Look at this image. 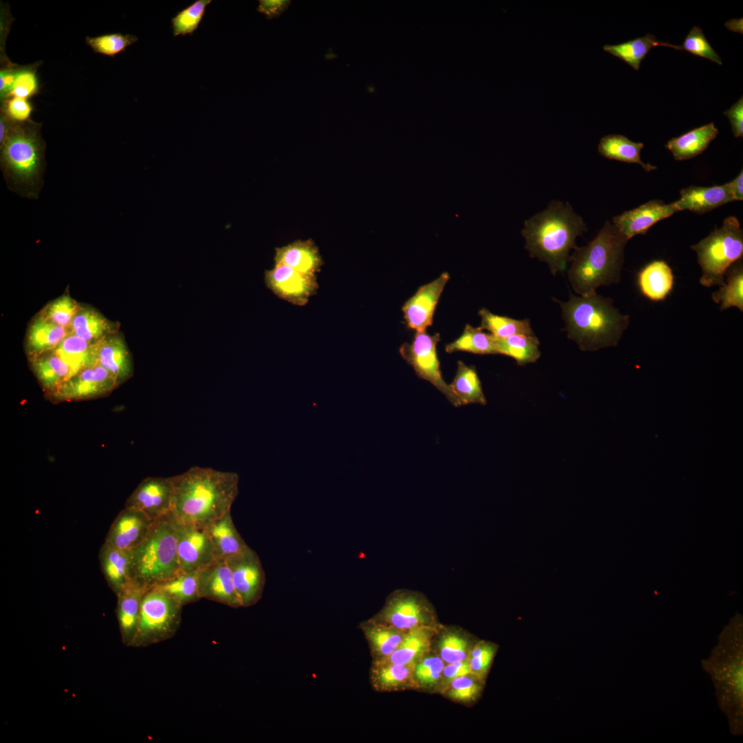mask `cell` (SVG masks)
Returning a JSON list of instances; mask_svg holds the SVG:
<instances>
[{"instance_id":"obj_1","label":"cell","mask_w":743,"mask_h":743,"mask_svg":"<svg viewBox=\"0 0 743 743\" xmlns=\"http://www.w3.org/2000/svg\"><path fill=\"white\" fill-rule=\"evenodd\" d=\"M173 486L171 515L181 524L206 527L230 512L238 493L237 473L194 466L169 477Z\"/></svg>"},{"instance_id":"obj_2","label":"cell","mask_w":743,"mask_h":743,"mask_svg":"<svg viewBox=\"0 0 743 743\" xmlns=\"http://www.w3.org/2000/svg\"><path fill=\"white\" fill-rule=\"evenodd\" d=\"M703 669L713 682L719 708L726 716L730 732L743 733V626L737 616L723 629Z\"/></svg>"},{"instance_id":"obj_3","label":"cell","mask_w":743,"mask_h":743,"mask_svg":"<svg viewBox=\"0 0 743 743\" xmlns=\"http://www.w3.org/2000/svg\"><path fill=\"white\" fill-rule=\"evenodd\" d=\"M587 230L581 216L568 202L552 200L547 208L526 220L521 235L531 257L546 262L552 275L563 272L576 238Z\"/></svg>"},{"instance_id":"obj_4","label":"cell","mask_w":743,"mask_h":743,"mask_svg":"<svg viewBox=\"0 0 743 743\" xmlns=\"http://www.w3.org/2000/svg\"><path fill=\"white\" fill-rule=\"evenodd\" d=\"M560 304L563 329L582 351H596L616 346L628 326L629 317L613 305V301L596 292L577 297L570 293Z\"/></svg>"},{"instance_id":"obj_5","label":"cell","mask_w":743,"mask_h":743,"mask_svg":"<svg viewBox=\"0 0 743 743\" xmlns=\"http://www.w3.org/2000/svg\"><path fill=\"white\" fill-rule=\"evenodd\" d=\"M628 239L610 222L586 246L574 249L570 257L569 281L579 295L596 292L602 286L620 281L624 249Z\"/></svg>"},{"instance_id":"obj_6","label":"cell","mask_w":743,"mask_h":743,"mask_svg":"<svg viewBox=\"0 0 743 743\" xmlns=\"http://www.w3.org/2000/svg\"><path fill=\"white\" fill-rule=\"evenodd\" d=\"M41 125L30 120L11 123L1 148V168L10 190L36 198L43 184L45 143Z\"/></svg>"},{"instance_id":"obj_7","label":"cell","mask_w":743,"mask_h":743,"mask_svg":"<svg viewBox=\"0 0 743 743\" xmlns=\"http://www.w3.org/2000/svg\"><path fill=\"white\" fill-rule=\"evenodd\" d=\"M177 542L176 522L171 513L155 521L133 550V578L151 588L179 572Z\"/></svg>"},{"instance_id":"obj_8","label":"cell","mask_w":743,"mask_h":743,"mask_svg":"<svg viewBox=\"0 0 743 743\" xmlns=\"http://www.w3.org/2000/svg\"><path fill=\"white\" fill-rule=\"evenodd\" d=\"M698 257L701 267L700 283L709 288L724 284L728 268L743 255V232L735 217L724 219L722 227L715 228L707 237L691 247Z\"/></svg>"},{"instance_id":"obj_9","label":"cell","mask_w":743,"mask_h":743,"mask_svg":"<svg viewBox=\"0 0 743 743\" xmlns=\"http://www.w3.org/2000/svg\"><path fill=\"white\" fill-rule=\"evenodd\" d=\"M182 607L165 592L150 588L143 597L136 633L129 645L146 646L173 637L180 626Z\"/></svg>"},{"instance_id":"obj_10","label":"cell","mask_w":743,"mask_h":743,"mask_svg":"<svg viewBox=\"0 0 743 743\" xmlns=\"http://www.w3.org/2000/svg\"><path fill=\"white\" fill-rule=\"evenodd\" d=\"M370 620L403 632L420 627H439L431 603L421 593L409 590H397L390 594L383 608Z\"/></svg>"},{"instance_id":"obj_11","label":"cell","mask_w":743,"mask_h":743,"mask_svg":"<svg viewBox=\"0 0 743 743\" xmlns=\"http://www.w3.org/2000/svg\"><path fill=\"white\" fill-rule=\"evenodd\" d=\"M438 333L429 335L426 332H416L411 343H405L400 348L402 357L414 369L420 378L430 382L440 391L455 407V396L442 376L438 358L436 345L440 341Z\"/></svg>"},{"instance_id":"obj_12","label":"cell","mask_w":743,"mask_h":743,"mask_svg":"<svg viewBox=\"0 0 743 743\" xmlns=\"http://www.w3.org/2000/svg\"><path fill=\"white\" fill-rule=\"evenodd\" d=\"M118 386L116 378L96 363L74 374L45 396L52 402L81 401L107 396Z\"/></svg>"},{"instance_id":"obj_13","label":"cell","mask_w":743,"mask_h":743,"mask_svg":"<svg viewBox=\"0 0 743 743\" xmlns=\"http://www.w3.org/2000/svg\"><path fill=\"white\" fill-rule=\"evenodd\" d=\"M265 283L279 298L295 305H305L319 288L316 276L301 273L291 267L274 264L265 271Z\"/></svg>"},{"instance_id":"obj_14","label":"cell","mask_w":743,"mask_h":743,"mask_svg":"<svg viewBox=\"0 0 743 743\" xmlns=\"http://www.w3.org/2000/svg\"><path fill=\"white\" fill-rule=\"evenodd\" d=\"M242 607L256 604L265 585V573L257 553L250 548L226 560Z\"/></svg>"},{"instance_id":"obj_15","label":"cell","mask_w":743,"mask_h":743,"mask_svg":"<svg viewBox=\"0 0 743 743\" xmlns=\"http://www.w3.org/2000/svg\"><path fill=\"white\" fill-rule=\"evenodd\" d=\"M176 527L177 552L181 571L196 570L215 560L213 545L205 528L177 522Z\"/></svg>"},{"instance_id":"obj_16","label":"cell","mask_w":743,"mask_h":743,"mask_svg":"<svg viewBox=\"0 0 743 743\" xmlns=\"http://www.w3.org/2000/svg\"><path fill=\"white\" fill-rule=\"evenodd\" d=\"M173 486L170 478L143 480L128 498L125 506L136 508L153 521L171 513Z\"/></svg>"},{"instance_id":"obj_17","label":"cell","mask_w":743,"mask_h":743,"mask_svg":"<svg viewBox=\"0 0 743 743\" xmlns=\"http://www.w3.org/2000/svg\"><path fill=\"white\" fill-rule=\"evenodd\" d=\"M200 598L233 608L242 607L237 594L230 568L226 560H215L197 570Z\"/></svg>"},{"instance_id":"obj_18","label":"cell","mask_w":743,"mask_h":743,"mask_svg":"<svg viewBox=\"0 0 743 743\" xmlns=\"http://www.w3.org/2000/svg\"><path fill=\"white\" fill-rule=\"evenodd\" d=\"M449 279L448 272L442 273L435 280L420 286L404 303L402 310L409 328L424 332L432 325L436 305Z\"/></svg>"},{"instance_id":"obj_19","label":"cell","mask_w":743,"mask_h":743,"mask_svg":"<svg viewBox=\"0 0 743 743\" xmlns=\"http://www.w3.org/2000/svg\"><path fill=\"white\" fill-rule=\"evenodd\" d=\"M678 211L674 202L667 204L660 200H651L614 217L612 222L629 240L637 235L645 234L654 224Z\"/></svg>"},{"instance_id":"obj_20","label":"cell","mask_w":743,"mask_h":743,"mask_svg":"<svg viewBox=\"0 0 743 743\" xmlns=\"http://www.w3.org/2000/svg\"><path fill=\"white\" fill-rule=\"evenodd\" d=\"M154 521L141 511L125 506L112 524L105 543L133 550L144 540Z\"/></svg>"},{"instance_id":"obj_21","label":"cell","mask_w":743,"mask_h":743,"mask_svg":"<svg viewBox=\"0 0 743 743\" xmlns=\"http://www.w3.org/2000/svg\"><path fill=\"white\" fill-rule=\"evenodd\" d=\"M96 363L105 368L119 385L133 375L131 354L122 336L118 332L94 343Z\"/></svg>"},{"instance_id":"obj_22","label":"cell","mask_w":743,"mask_h":743,"mask_svg":"<svg viewBox=\"0 0 743 743\" xmlns=\"http://www.w3.org/2000/svg\"><path fill=\"white\" fill-rule=\"evenodd\" d=\"M150 588L131 579L118 592V618L125 643L130 644L136 633L141 605Z\"/></svg>"},{"instance_id":"obj_23","label":"cell","mask_w":743,"mask_h":743,"mask_svg":"<svg viewBox=\"0 0 743 743\" xmlns=\"http://www.w3.org/2000/svg\"><path fill=\"white\" fill-rule=\"evenodd\" d=\"M275 264H282L311 276L321 270L323 261L314 241L296 240L286 246L275 248Z\"/></svg>"},{"instance_id":"obj_24","label":"cell","mask_w":743,"mask_h":743,"mask_svg":"<svg viewBox=\"0 0 743 743\" xmlns=\"http://www.w3.org/2000/svg\"><path fill=\"white\" fill-rule=\"evenodd\" d=\"M674 202L679 211L689 210L702 214L733 201L729 183L709 187L690 186L680 191Z\"/></svg>"},{"instance_id":"obj_25","label":"cell","mask_w":743,"mask_h":743,"mask_svg":"<svg viewBox=\"0 0 743 743\" xmlns=\"http://www.w3.org/2000/svg\"><path fill=\"white\" fill-rule=\"evenodd\" d=\"M204 528L211 541L215 560H226L250 548L237 530L230 512Z\"/></svg>"},{"instance_id":"obj_26","label":"cell","mask_w":743,"mask_h":743,"mask_svg":"<svg viewBox=\"0 0 743 743\" xmlns=\"http://www.w3.org/2000/svg\"><path fill=\"white\" fill-rule=\"evenodd\" d=\"M674 283L672 270L663 260L649 263L637 276V284L642 295L655 302L665 300L671 292Z\"/></svg>"},{"instance_id":"obj_27","label":"cell","mask_w":743,"mask_h":743,"mask_svg":"<svg viewBox=\"0 0 743 743\" xmlns=\"http://www.w3.org/2000/svg\"><path fill=\"white\" fill-rule=\"evenodd\" d=\"M30 366L45 395L58 389L72 375V370L54 350L30 358Z\"/></svg>"},{"instance_id":"obj_28","label":"cell","mask_w":743,"mask_h":743,"mask_svg":"<svg viewBox=\"0 0 743 743\" xmlns=\"http://www.w3.org/2000/svg\"><path fill=\"white\" fill-rule=\"evenodd\" d=\"M414 665H399L385 660H374L370 681L378 691H391L418 685L413 674Z\"/></svg>"},{"instance_id":"obj_29","label":"cell","mask_w":743,"mask_h":743,"mask_svg":"<svg viewBox=\"0 0 743 743\" xmlns=\"http://www.w3.org/2000/svg\"><path fill=\"white\" fill-rule=\"evenodd\" d=\"M70 333L69 330L58 325L41 315L31 323L27 337L29 358L52 351Z\"/></svg>"},{"instance_id":"obj_30","label":"cell","mask_w":743,"mask_h":743,"mask_svg":"<svg viewBox=\"0 0 743 743\" xmlns=\"http://www.w3.org/2000/svg\"><path fill=\"white\" fill-rule=\"evenodd\" d=\"M100 559L108 582L118 593L133 579V550H122L105 543L101 551Z\"/></svg>"},{"instance_id":"obj_31","label":"cell","mask_w":743,"mask_h":743,"mask_svg":"<svg viewBox=\"0 0 743 743\" xmlns=\"http://www.w3.org/2000/svg\"><path fill=\"white\" fill-rule=\"evenodd\" d=\"M438 630V627H420L407 632L397 649L381 660L413 665L429 652L432 637Z\"/></svg>"},{"instance_id":"obj_32","label":"cell","mask_w":743,"mask_h":743,"mask_svg":"<svg viewBox=\"0 0 743 743\" xmlns=\"http://www.w3.org/2000/svg\"><path fill=\"white\" fill-rule=\"evenodd\" d=\"M718 134V129L711 122L671 139L665 147L676 160H689L701 154Z\"/></svg>"},{"instance_id":"obj_33","label":"cell","mask_w":743,"mask_h":743,"mask_svg":"<svg viewBox=\"0 0 743 743\" xmlns=\"http://www.w3.org/2000/svg\"><path fill=\"white\" fill-rule=\"evenodd\" d=\"M374 660L388 658L400 646L407 632L376 623L370 619L360 625Z\"/></svg>"},{"instance_id":"obj_34","label":"cell","mask_w":743,"mask_h":743,"mask_svg":"<svg viewBox=\"0 0 743 743\" xmlns=\"http://www.w3.org/2000/svg\"><path fill=\"white\" fill-rule=\"evenodd\" d=\"M69 332L91 343H96L116 333L117 328L116 324L96 310L80 307L72 321Z\"/></svg>"},{"instance_id":"obj_35","label":"cell","mask_w":743,"mask_h":743,"mask_svg":"<svg viewBox=\"0 0 743 743\" xmlns=\"http://www.w3.org/2000/svg\"><path fill=\"white\" fill-rule=\"evenodd\" d=\"M449 387L457 407L469 404L486 405L482 383L474 366L458 361L456 374Z\"/></svg>"},{"instance_id":"obj_36","label":"cell","mask_w":743,"mask_h":743,"mask_svg":"<svg viewBox=\"0 0 743 743\" xmlns=\"http://www.w3.org/2000/svg\"><path fill=\"white\" fill-rule=\"evenodd\" d=\"M643 143L636 142L619 134H610L603 137L598 145V151L603 157L627 163L640 165L646 171L656 169L655 166L643 162L640 151Z\"/></svg>"},{"instance_id":"obj_37","label":"cell","mask_w":743,"mask_h":743,"mask_svg":"<svg viewBox=\"0 0 743 743\" xmlns=\"http://www.w3.org/2000/svg\"><path fill=\"white\" fill-rule=\"evenodd\" d=\"M494 337L497 354L513 358L519 366L535 363L541 356L539 341L535 334Z\"/></svg>"},{"instance_id":"obj_38","label":"cell","mask_w":743,"mask_h":743,"mask_svg":"<svg viewBox=\"0 0 743 743\" xmlns=\"http://www.w3.org/2000/svg\"><path fill=\"white\" fill-rule=\"evenodd\" d=\"M658 45L670 47L679 50V45L658 41L654 35L647 34L617 45H605L603 50L623 60L627 64L638 70L640 64L649 51Z\"/></svg>"},{"instance_id":"obj_39","label":"cell","mask_w":743,"mask_h":743,"mask_svg":"<svg viewBox=\"0 0 743 743\" xmlns=\"http://www.w3.org/2000/svg\"><path fill=\"white\" fill-rule=\"evenodd\" d=\"M54 351L71 367L73 375L96 363L94 343L70 333Z\"/></svg>"},{"instance_id":"obj_40","label":"cell","mask_w":743,"mask_h":743,"mask_svg":"<svg viewBox=\"0 0 743 743\" xmlns=\"http://www.w3.org/2000/svg\"><path fill=\"white\" fill-rule=\"evenodd\" d=\"M151 588L165 592L183 606L201 599L198 589L197 570L188 572L180 570L169 579Z\"/></svg>"},{"instance_id":"obj_41","label":"cell","mask_w":743,"mask_h":743,"mask_svg":"<svg viewBox=\"0 0 743 743\" xmlns=\"http://www.w3.org/2000/svg\"><path fill=\"white\" fill-rule=\"evenodd\" d=\"M723 286L712 294V300L720 303V310L735 307L743 311V267L740 259L733 263L725 273Z\"/></svg>"},{"instance_id":"obj_42","label":"cell","mask_w":743,"mask_h":743,"mask_svg":"<svg viewBox=\"0 0 743 743\" xmlns=\"http://www.w3.org/2000/svg\"><path fill=\"white\" fill-rule=\"evenodd\" d=\"M445 350L447 353L461 351L475 354H497L494 336L469 324L458 338L445 346Z\"/></svg>"},{"instance_id":"obj_43","label":"cell","mask_w":743,"mask_h":743,"mask_svg":"<svg viewBox=\"0 0 743 743\" xmlns=\"http://www.w3.org/2000/svg\"><path fill=\"white\" fill-rule=\"evenodd\" d=\"M479 315L482 319L480 327L488 330L495 337L506 338L516 334H534L528 319L518 320L499 316L493 314L486 308L481 309Z\"/></svg>"},{"instance_id":"obj_44","label":"cell","mask_w":743,"mask_h":743,"mask_svg":"<svg viewBox=\"0 0 743 743\" xmlns=\"http://www.w3.org/2000/svg\"><path fill=\"white\" fill-rule=\"evenodd\" d=\"M438 647V656L446 664L467 660L471 649L467 638L454 629L443 632Z\"/></svg>"},{"instance_id":"obj_45","label":"cell","mask_w":743,"mask_h":743,"mask_svg":"<svg viewBox=\"0 0 743 743\" xmlns=\"http://www.w3.org/2000/svg\"><path fill=\"white\" fill-rule=\"evenodd\" d=\"M211 2V0H197L179 12L171 19L173 36L193 34L204 17L206 7Z\"/></svg>"},{"instance_id":"obj_46","label":"cell","mask_w":743,"mask_h":743,"mask_svg":"<svg viewBox=\"0 0 743 743\" xmlns=\"http://www.w3.org/2000/svg\"><path fill=\"white\" fill-rule=\"evenodd\" d=\"M137 41L138 38L134 35L121 33L107 34L96 37L87 36L85 39L86 43L95 53L111 57L125 51L129 45Z\"/></svg>"},{"instance_id":"obj_47","label":"cell","mask_w":743,"mask_h":743,"mask_svg":"<svg viewBox=\"0 0 743 743\" xmlns=\"http://www.w3.org/2000/svg\"><path fill=\"white\" fill-rule=\"evenodd\" d=\"M80 308V305L69 295L64 294L50 303L41 315L51 322L69 330Z\"/></svg>"},{"instance_id":"obj_48","label":"cell","mask_w":743,"mask_h":743,"mask_svg":"<svg viewBox=\"0 0 743 743\" xmlns=\"http://www.w3.org/2000/svg\"><path fill=\"white\" fill-rule=\"evenodd\" d=\"M445 663L439 656H424L414 664L413 674L418 685L433 687L442 681Z\"/></svg>"},{"instance_id":"obj_49","label":"cell","mask_w":743,"mask_h":743,"mask_svg":"<svg viewBox=\"0 0 743 743\" xmlns=\"http://www.w3.org/2000/svg\"><path fill=\"white\" fill-rule=\"evenodd\" d=\"M482 679L472 674L455 678L446 683V693L456 701H473L482 691Z\"/></svg>"},{"instance_id":"obj_50","label":"cell","mask_w":743,"mask_h":743,"mask_svg":"<svg viewBox=\"0 0 743 743\" xmlns=\"http://www.w3.org/2000/svg\"><path fill=\"white\" fill-rule=\"evenodd\" d=\"M679 50L722 64L721 58L708 42L702 30L698 26L690 30L682 45H679Z\"/></svg>"},{"instance_id":"obj_51","label":"cell","mask_w":743,"mask_h":743,"mask_svg":"<svg viewBox=\"0 0 743 743\" xmlns=\"http://www.w3.org/2000/svg\"><path fill=\"white\" fill-rule=\"evenodd\" d=\"M39 91V81L35 67H23L17 70L14 83L8 98L18 97L28 99ZM6 98V99H7Z\"/></svg>"},{"instance_id":"obj_52","label":"cell","mask_w":743,"mask_h":743,"mask_svg":"<svg viewBox=\"0 0 743 743\" xmlns=\"http://www.w3.org/2000/svg\"><path fill=\"white\" fill-rule=\"evenodd\" d=\"M495 651V646L486 641H480L473 647L467 659L471 673L483 680L491 666Z\"/></svg>"},{"instance_id":"obj_53","label":"cell","mask_w":743,"mask_h":743,"mask_svg":"<svg viewBox=\"0 0 743 743\" xmlns=\"http://www.w3.org/2000/svg\"><path fill=\"white\" fill-rule=\"evenodd\" d=\"M33 110L31 103L25 98L10 97L6 99L1 112L12 123H23L31 120Z\"/></svg>"},{"instance_id":"obj_54","label":"cell","mask_w":743,"mask_h":743,"mask_svg":"<svg viewBox=\"0 0 743 743\" xmlns=\"http://www.w3.org/2000/svg\"><path fill=\"white\" fill-rule=\"evenodd\" d=\"M728 118L732 131L735 138L743 134V98L741 97L732 107L724 112Z\"/></svg>"},{"instance_id":"obj_55","label":"cell","mask_w":743,"mask_h":743,"mask_svg":"<svg viewBox=\"0 0 743 743\" xmlns=\"http://www.w3.org/2000/svg\"><path fill=\"white\" fill-rule=\"evenodd\" d=\"M291 3L290 0H260L257 11L265 14L268 19L279 17Z\"/></svg>"},{"instance_id":"obj_56","label":"cell","mask_w":743,"mask_h":743,"mask_svg":"<svg viewBox=\"0 0 743 743\" xmlns=\"http://www.w3.org/2000/svg\"><path fill=\"white\" fill-rule=\"evenodd\" d=\"M470 674L472 673L468 660L446 664L442 671V681L446 684L455 678Z\"/></svg>"},{"instance_id":"obj_57","label":"cell","mask_w":743,"mask_h":743,"mask_svg":"<svg viewBox=\"0 0 743 743\" xmlns=\"http://www.w3.org/2000/svg\"><path fill=\"white\" fill-rule=\"evenodd\" d=\"M16 67H8L1 69L0 71V94L1 100L8 98L10 89L14 83L18 70Z\"/></svg>"},{"instance_id":"obj_58","label":"cell","mask_w":743,"mask_h":743,"mask_svg":"<svg viewBox=\"0 0 743 743\" xmlns=\"http://www.w3.org/2000/svg\"><path fill=\"white\" fill-rule=\"evenodd\" d=\"M730 191L733 200H743V172L742 171L739 175L733 179L731 182H729Z\"/></svg>"},{"instance_id":"obj_59","label":"cell","mask_w":743,"mask_h":743,"mask_svg":"<svg viewBox=\"0 0 743 743\" xmlns=\"http://www.w3.org/2000/svg\"><path fill=\"white\" fill-rule=\"evenodd\" d=\"M11 122L7 118V117L1 112L0 117V144H2L6 135L8 132Z\"/></svg>"}]
</instances>
